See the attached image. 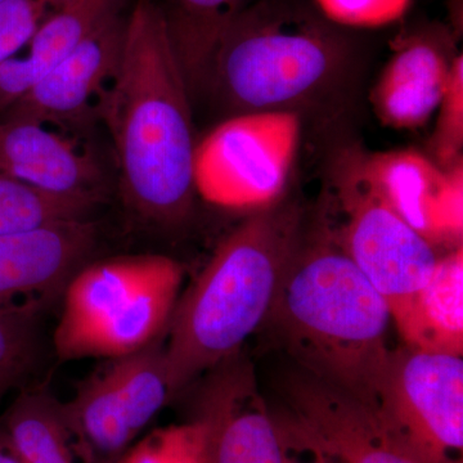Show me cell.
<instances>
[{"label": "cell", "instance_id": "obj_18", "mask_svg": "<svg viewBox=\"0 0 463 463\" xmlns=\"http://www.w3.org/2000/svg\"><path fill=\"white\" fill-rule=\"evenodd\" d=\"M402 337L413 349L462 356V246L438 259L430 279L417 295Z\"/></svg>", "mask_w": 463, "mask_h": 463}, {"label": "cell", "instance_id": "obj_4", "mask_svg": "<svg viewBox=\"0 0 463 463\" xmlns=\"http://www.w3.org/2000/svg\"><path fill=\"white\" fill-rule=\"evenodd\" d=\"M346 43L328 24L288 0L251 2L215 52L207 83L236 114L295 111L340 75Z\"/></svg>", "mask_w": 463, "mask_h": 463}, {"label": "cell", "instance_id": "obj_25", "mask_svg": "<svg viewBox=\"0 0 463 463\" xmlns=\"http://www.w3.org/2000/svg\"><path fill=\"white\" fill-rule=\"evenodd\" d=\"M437 128L430 147L435 164L449 169L462 161L463 147V58L455 57L449 83L439 106Z\"/></svg>", "mask_w": 463, "mask_h": 463}, {"label": "cell", "instance_id": "obj_20", "mask_svg": "<svg viewBox=\"0 0 463 463\" xmlns=\"http://www.w3.org/2000/svg\"><path fill=\"white\" fill-rule=\"evenodd\" d=\"M0 432L18 463H81L63 403L45 390L18 395L0 417Z\"/></svg>", "mask_w": 463, "mask_h": 463}, {"label": "cell", "instance_id": "obj_28", "mask_svg": "<svg viewBox=\"0 0 463 463\" xmlns=\"http://www.w3.org/2000/svg\"><path fill=\"white\" fill-rule=\"evenodd\" d=\"M277 421V420H276ZM283 443V463H334L315 444L277 421Z\"/></svg>", "mask_w": 463, "mask_h": 463}, {"label": "cell", "instance_id": "obj_12", "mask_svg": "<svg viewBox=\"0 0 463 463\" xmlns=\"http://www.w3.org/2000/svg\"><path fill=\"white\" fill-rule=\"evenodd\" d=\"M96 241V225L88 219L0 236V307H39L84 267Z\"/></svg>", "mask_w": 463, "mask_h": 463}, {"label": "cell", "instance_id": "obj_16", "mask_svg": "<svg viewBox=\"0 0 463 463\" xmlns=\"http://www.w3.org/2000/svg\"><path fill=\"white\" fill-rule=\"evenodd\" d=\"M120 7L121 0H65L33 35L25 56L0 62V112L7 111Z\"/></svg>", "mask_w": 463, "mask_h": 463}, {"label": "cell", "instance_id": "obj_10", "mask_svg": "<svg viewBox=\"0 0 463 463\" xmlns=\"http://www.w3.org/2000/svg\"><path fill=\"white\" fill-rule=\"evenodd\" d=\"M125 26L120 9L109 14L12 105L5 118L72 134L90 127L99 118L100 102L118 71Z\"/></svg>", "mask_w": 463, "mask_h": 463}, {"label": "cell", "instance_id": "obj_17", "mask_svg": "<svg viewBox=\"0 0 463 463\" xmlns=\"http://www.w3.org/2000/svg\"><path fill=\"white\" fill-rule=\"evenodd\" d=\"M63 412L81 463H116L136 440L108 370L88 377Z\"/></svg>", "mask_w": 463, "mask_h": 463}, {"label": "cell", "instance_id": "obj_13", "mask_svg": "<svg viewBox=\"0 0 463 463\" xmlns=\"http://www.w3.org/2000/svg\"><path fill=\"white\" fill-rule=\"evenodd\" d=\"M201 399L197 419L206 426L213 463H283L276 419L259 394L249 364H219Z\"/></svg>", "mask_w": 463, "mask_h": 463}, {"label": "cell", "instance_id": "obj_29", "mask_svg": "<svg viewBox=\"0 0 463 463\" xmlns=\"http://www.w3.org/2000/svg\"><path fill=\"white\" fill-rule=\"evenodd\" d=\"M0 463H18L16 456L12 452L2 432H0Z\"/></svg>", "mask_w": 463, "mask_h": 463}, {"label": "cell", "instance_id": "obj_21", "mask_svg": "<svg viewBox=\"0 0 463 463\" xmlns=\"http://www.w3.org/2000/svg\"><path fill=\"white\" fill-rule=\"evenodd\" d=\"M136 438L172 399L161 339L106 367Z\"/></svg>", "mask_w": 463, "mask_h": 463}, {"label": "cell", "instance_id": "obj_26", "mask_svg": "<svg viewBox=\"0 0 463 463\" xmlns=\"http://www.w3.org/2000/svg\"><path fill=\"white\" fill-rule=\"evenodd\" d=\"M65 0H0V62L17 56Z\"/></svg>", "mask_w": 463, "mask_h": 463}, {"label": "cell", "instance_id": "obj_2", "mask_svg": "<svg viewBox=\"0 0 463 463\" xmlns=\"http://www.w3.org/2000/svg\"><path fill=\"white\" fill-rule=\"evenodd\" d=\"M300 209L276 203L257 210L222 241L205 269L178 298L165 347L172 398L205 371L236 355L269 316L286 268L300 243Z\"/></svg>", "mask_w": 463, "mask_h": 463}, {"label": "cell", "instance_id": "obj_5", "mask_svg": "<svg viewBox=\"0 0 463 463\" xmlns=\"http://www.w3.org/2000/svg\"><path fill=\"white\" fill-rule=\"evenodd\" d=\"M184 277L165 255H125L81 267L66 286L53 335L61 361L133 354L163 339Z\"/></svg>", "mask_w": 463, "mask_h": 463}, {"label": "cell", "instance_id": "obj_24", "mask_svg": "<svg viewBox=\"0 0 463 463\" xmlns=\"http://www.w3.org/2000/svg\"><path fill=\"white\" fill-rule=\"evenodd\" d=\"M38 307H0V381L14 383L38 352Z\"/></svg>", "mask_w": 463, "mask_h": 463}, {"label": "cell", "instance_id": "obj_14", "mask_svg": "<svg viewBox=\"0 0 463 463\" xmlns=\"http://www.w3.org/2000/svg\"><path fill=\"white\" fill-rule=\"evenodd\" d=\"M449 48V35L440 26L402 39L371 93L381 123L417 129L430 120L449 83L455 60Z\"/></svg>", "mask_w": 463, "mask_h": 463}, {"label": "cell", "instance_id": "obj_27", "mask_svg": "<svg viewBox=\"0 0 463 463\" xmlns=\"http://www.w3.org/2000/svg\"><path fill=\"white\" fill-rule=\"evenodd\" d=\"M326 20L341 26L380 27L403 17L411 0H316Z\"/></svg>", "mask_w": 463, "mask_h": 463}, {"label": "cell", "instance_id": "obj_6", "mask_svg": "<svg viewBox=\"0 0 463 463\" xmlns=\"http://www.w3.org/2000/svg\"><path fill=\"white\" fill-rule=\"evenodd\" d=\"M343 164L336 187L345 223L335 242L388 304L402 335L439 257L389 206L365 173L361 154Z\"/></svg>", "mask_w": 463, "mask_h": 463}, {"label": "cell", "instance_id": "obj_7", "mask_svg": "<svg viewBox=\"0 0 463 463\" xmlns=\"http://www.w3.org/2000/svg\"><path fill=\"white\" fill-rule=\"evenodd\" d=\"M300 138L292 111L233 115L196 145L194 191L227 209L261 210L279 203Z\"/></svg>", "mask_w": 463, "mask_h": 463}, {"label": "cell", "instance_id": "obj_15", "mask_svg": "<svg viewBox=\"0 0 463 463\" xmlns=\"http://www.w3.org/2000/svg\"><path fill=\"white\" fill-rule=\"evenodd\" d=\"M0 174L54 194H99L102 170L76 137L25 120L0 121Z\"/></svg>", "mask_w": 463, "mask_h": 463}, {"label": "cell", "instance_id": "obj_3", "mask_svg": "<svg viewBox=\"0 0 463 463\" xmlns=\"http://www.w3.org/2000/svg\"><path fill=\"white\" fill-rule=\"evenodd\" d=\"M268 318L307 374L376 407L392 315L335 241H300Z\"/></svg>", "mask_w": 463, "mask_h": 463}, {"label": "cell", "instance_id": "obj_11", "mask_svg": "<svg viewBox=\"0 0 463 463\" xmlns=\"http://www.w3.org/2000/svg\"><path fill=\"white\" fill-rule=\"evenodd\" d=\"M361 160L395 214L432 248L462 246V161L443 169L411 149L361 155Z\"/></svg>", "mask_w": 463, "mask_h": 463}, {"label": "cell", "instance_id": "obj_1", "mask_svg": "<svg viewBox=\"0 0 463 463\" xmlns=\"http://www.w3.org/2000/svg\"><path fill=\"white\" fill-rule=\"evenodd\" d=\"M190 88L156 0H136L120 63L99 106L114 142L125 203L155 223H175L194 200Z\"/></svg>", "mask_w": 463, "mask_h": 463}, {"label": "cell", "instance_id": "obj_23", "mask_svg": "<svg viewBox=\"0 0 463 463\" xmlns=\"http://www.w3.org/2000/svg\"><path fill=\"white\" fill-rule=\"evenodd\" d=\"M116 463H213L206 426L201 420L149 432Z\"/></svg>", "mask_w": 463, "mask_h": 463}, {"label": "cell", "instance_id": "obj_19", "mask_svg": "<svg viewBox=\"0 0 463 463\" xmlns=\"http://www.w3.org/2000/svg\"><path fill=\"white\" fill-rule=\"evenodd\" d=\"M250 0H165L161 5L188 88L206 84L215 52Z\"/></svg>", "mask_w": 463, "mask_h": 463}, {"label": "cell", "instance_id": "obj_9", "mask_svg": "<svg viewBox=\"0 0 463 463\" xmlns=\"http://www.w3.org/2000/svg\"><path fill=\"white\" fill-rule=\"evenodd\" d=\"M289 413L277 420L334 463H426L374 405L304 373L288 386Z\"/></svg>", "mask_w": 463, "mask_h": 463}, {"label": "cell", "instance_id": "obj_22", "mask_svg": "<svg viewBox=\"0 0 463 463\" xmlns=\"http://www.w3.org/2000/svg\"><path fill=\"white\" fill-rule=\"evenodd\" d=\"M100 194H54L0 174V236L54 222L87 219Z\"/></svg>", "mask_w": 463, "mask_h": 463}, {"label": "cell", "instance_id": "obj_30", "mask_svg": "<svg viewBox=\"0 0 463 463\" xmlns=\"http://www.w3.org/2000/svg\"><path fill=\"white\" fill-rule=\"evenodd\" d=\"M11 386V383H5V381H0V398L5 394V390H7Z\"/></svg>", "mask_w": 463, "mask_h": 463}, {"label": "cell", "instance_id": "obj_8", "mask_svg": "<svg viewBox=\"0 0 463 463\" xmlns=\"http://www.w3.org/2000/svg\"><path fill=\"white\" fill-rule=\"evenodd\" d=\"M376 408L426 463H463V359L390 350Z\"/></svg>", "mask_w": 463, "mask_h": 463}]
</instances>
